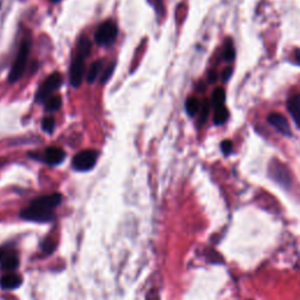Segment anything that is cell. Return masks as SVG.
<instances>
[{
    "instance_id": "cell-1",
    "label": "cell",
    "mask_w": 300,
    "mask_h": 300,
    "mask_svg": "<svg viewBox=\"0 0 300 300\" xmlns=\"http://www.w3.org/2000/svg\"><path fill=\"white\" fill-rule=\"evenodd\" d=\"M62 196L60 194H51L40 196L31 202V204L20 212V218L25 221L47 223L54 218L56 206L61 203Z\"/></svg>"
},
{
    "instance_id": "cell-2",
    "label": "cell",
    "mask_w": 300,
    "mask_h": 300,
    "mask_svg": "<svg viewBox=\"0 0 300 300\" xmlns=\"http://www.w3.org/2000/svg\"><path fill=\"white\" fill-rule=\"evenodd\" d=\"M30 48H31V42L28 40L22 41L21 46H20L18 56H17L16 60H14L12 68H11L10 75H8V81L11 83L17 82L20 77L24 74L26 63L28 60V54H30Z\"/></svg>"
},
{
    "instance_id": "cell-3",
    "label": "cell",
    "mask_w": 300,
    "mask_h": 300,
    "mask_svg": "<svg viewBox=\"0 0 300 300\" xmlns=\"http://www.w3.org/2000/svg\"><path fill=\"white\" fill-rule=\"evenodd\" d=\"M62 83V76L59 73H53L47 79L45 80L44 83L40 86L36 94V100L38 102H46L51 97V95L60 87Z\"/></svg>"
},
{
    "instance_id": "cell-4",
    "label": "cell",
    "mask_w": 300,
    "mask_h": 300,
    "mask_svg": "<svg viewBox=\"0 0 300 300\" xmlns=\"http://www.w3.org/2000/svg\"><path fill=\"white\" fill-rule=\"evenodd\" d=\"M97 151L92 149H86L82 151L77 152L76 155L73 157L72 161V166L75 170L77 171H88L92 168H94L95 163L97 161Z\"/></svg>"
},
{
    "instance_id": "cell-5",
    "label": "cell",
    "mask_w": 300,
    "mask_h": 300,
    "mask_svg": "<svg viewBox=\"0 0 300 300\" xmlns=\"http://www.w3.org/2000/svg\"><path fill=\"white\" fill-rule=\"evenodd\" d=\"M117 36V26L114 21L108 20L103 24L100 25V27L96 30L95 33V42L101 46L111 45Z\"/></svg>"
},
{
    "instance_id": "cell-6",
    "label": "cell",
    "mask_w": 300,
    "mask_h": 300,
    "mask_svg": "<svg viewBox=\"0 0 300 300\" xmlns=\"http://www.w3.org/2000/svg\"><path fill=\"white\" fill-rule=\"evenodd\" d=\"M87 56L79 53L75 57L74 61L72 62L71 71H69V79H71V85L73 87H79L81 85L83 75H85V57Z\"/></svg>"
},
{
    "instance_id": "cell-7",
    "label": "cell",
    "mask_w": 300,
    "mask_h": 300,
    "mask_svg": "<svg viewBox=\"0 0 300 300\" xmlns=\"http://www.w3.org/2000/svg\"><path fill=\"white\" fill-rule=\"evenodd\" d=\"M267 122H269L277 131L285 135V136H291V135H292L290 125H288V121L284 115L279 114V112H272V114H270L269 116H267Z\"/></svg>"
},
{
    "instance_id": "cell-8",
    "label": "cell",
    "mask_w": 300,
    "mask_h": 300,
    "mask_svg": "<svg viewBox=\"0 0 300 300\" xmlns=\"http://www.w3.org/2000/svg\"><path fill=\"white\" fill-rule=\"evenodd\" d=\"M270 172H271V176H272V177L275 178L278 183L282 184V186H288V184H290V181H291L290 174H288V170L285 168L282 164L281 163L271 164Z\"/></svg>"
},
{
    "instance_id": "cell-9",
    "label": "cell",
    "mask_w": 300,
    "mask_h": 300,
    "mask_svg": "<svg viewBox=\"0 0 300 300\" xmlns=\"http://www.w3.org/2000/svg\"><path fill=\"white\" fill-rule=\"evenodd\" d=\"M66 154L61 148L57 147H51L45 151V161L50 166H57L65 160Z\"/></svg>"
},
{
    "instance_id": "cell-10",
    "label": "cell",
    "mask_w": 300,
    "mask_h": 300,
    "mask_svg": "<svg viewBox=\"0 0 300 300\" xmlns=\"http://www.w3.org/2000/svg\"><path fill=\"white\" fill-rule=\"evenodd\" d=\"M287 108L291 116L300 128V93L293 94L287 101Z\"/></svg>"
},
{
    "instance_id": "cell-11",
    "label": "cell",
    "mask_w": 300,
    "mask_h": 300,
    "mask_svg": "<svg viewBox=\"0 0 300 300\" xmlns=\"http://www.w3.org/2000/svg\"><path fill=\"white\" fill-rule=\"evenodd\" d=\"M22 284V278L17 273H7L1 278L0 285L4 290H16Z\"/></svg>"
},
{
    "instance_id": "cell-12",
    "label": "cell",
    "mask_w": 300,
    "mask_h": 300,
    "mask_svg": "<svg viewBox=\"0 0 300 300\" xmlns=\"http://www.w3.org/2000/svg\"><path fill=\"white\" fill-rule=\"evenodd\" d=\"M0 265H1V270L5 271V272H13L14 270L18 269L19 266V258L18 256L16 255L14 252H8L6 253V256L4 257V259H2L1 262H0Z\"/></svg>"
},
{
    "instance_id": "cell-13",
    "label": "cell",
    "mask_w": 300,
    "mask_h": 300,
    "mask_svg": "<svg viewBox=\"0 0 300 300\" xmlns=\"http://www.w3.org/2000/svg\"><path fill=\"white\" fill-rule=\"evenodd\" d=\"M102 65L103 62L101 61V60H97V61L92 63L87 73V81L89 83H93L95 80H96V77L99 76V73L101 72V69H102Z\"/></svg>"
},
{
    "instance_id": "cell-14",
    "label": "cell",
    "mask_w": 300,
    "mask_h": 300,
    "mask_svg": "<svg viewBox=\"0 0 300 300\" xmlns=\"http://www.w3.org/2000/svg\"><path fill=\"white\" fill-rule=\"evenodd\" d=\"M201 107H202V103L196 99V97H189V99L187 100L186 109H187V112L190 115V116H195V115L201 111Z\"/></svg>"
},
{
    "instance_id": "cell-15",
    "label": "cell",
    "mask_w": 300,
    "mask_h": 300,
    "mask_svg": "<svg viewBox=\"0 0 300 300\" xmlns=\"http://www.w3.org/2000/svg\"><path fill=\"white\" fill-rule=\"evenodd\" d=\"M224 101H225V92L222 88H217L215 92L212 93V100H211V105L215 108V111L219 107L224 106Z\"/></svg>"
},
{
    "instance_id": "cell-16",
    "label": "cell",
    "mask_w": 300,
    "mask_h": 300,
    "mask_svg": "<svg viewBox=\"0 0 300 300\" xmlns=\"http://www.w3.org/2000/svg\"><path fill=\"white\" fill-rule=\"evenodd\" d=\"M227 117H229V112L224 106H222L215 111V120L213 121H215L216 125L221 126L226 122Z\"/></svg>"
},
{
    "instance_id": "cell-17",
    "label": "cell",
    "mask_w": 300,
    "mask_h": 300,
    "mask_svg": "<svg viewBox=\"0 0 300 300\" xmlns=\"http://www.w3.org/2000/svg\"><path fill=\"white\" fill-rule=\"evenodd\" d=\"M60 106H61V99L59 96L50 97L46 101V108L50 112H56L60 108Z\"/></svg>"
},
{
    "instance_id": "cell-18",
    "label": "cell",
    "mask_w": 300,
    "mask_h": 300,
    "mask_svg": "<svg viewBox=\"0 0 300 300\" xmlns=\"http://www.w3.org/2000/svg\"><path fill=\"white\" fill-rule=\"evenodd\" d=\"M42 129L46 132H48V134H52V132L54 131V127H56V120H54V117L52 116H47L45 117L44 120H42Z\"/></svg>"
},
{
    "instance_id": "cell-19",
    "label": "cell",
    "mask_w": 300,
    "mask_h": 300,
    "mask_svg": "<svg viewBox=\"0 0 300 300\" xmlns=\"http://www.w3.org/2000/svg\"><path fill=\"white\" fill-rule=\"evenodd\" d=\"M224 57L226 61H232L233 57H235V48H233V46L230 41L227 42L226 46H225Z\"/></svg>"
},
{
    "instance_id": "cell-20",
    "label": "cell",
    "mask_w": 300,
    "mask_h": 300,
    "mask_svg": "<svg viewBox=\"0 0 300 300\" xmlns=\"http://www.w3.org/2000/svg\"><path fill=\"white\" fill-rule=\"evenodd\" d=\"M209 111H210V103L209 102H203L202 103L201 107V125L202 123H204L207 119V115H209Z\"/></svg>"
},
{
    "instance_id": "cell-21",
    "label": "cell",
    "mask_w": 300,
    "mask_h": 300,
    "mask_svg": "<svg viewBox=\"0 0 300 300\" xmlns=\"http://www.w3.org/2000/svg\"><path fill=\"white\" fill-rule=\"evenodd\" d=\"M114 68H115V63L112 62V63H111V65L108 66V67H107V68L105 69V72H103L102 76H101V82L105 83V82L108 81L109 77L112 76V72H114Z\"/></svg>"
},
{
    "instance_id": "cell-22",
    "label": "cell",
    "mask_w": 300,
    "mask_h": 300,
    "mask_svg": "<svg viewBox=\"0 0 300 300\" xmlns=\"http://www.w3.org/2000/svg\"><path fill=\"white\" fill-rule=\"evenodd\" d=\"M56 249V243L54 242H52L51 239H46V241L42 243V250H44V252L46 255H50Z\"/></svg>"
},
{
    "instance_id": "cell-23",
    "label": "cell",
    "mask_w": 300,
    "mask_h": 300,
    "mask_svg": "<svg viewBox=\"0 0 300 300\" xmlns=\"http://www.w3.org/2000/svg\"><path fill=\"white\" fill-rule=\"evenodd\" d=\"M221 149H222V151H223L224 155H229L232 150L231 141H229V140L223 141V142L221 143Z\"/></svg>"
},
{
    "instance_id": "cell-24",
    "label": "cell",
    "mask_w": 300,
    "mask_h": 300,
    "mask_svg": "<svg viewBox=\"0 0 300 300\" xmlns=\"http://www.w3.org/2000/svg\"><path fill=\"white\" fill-rule=\"evenodd\" d=\"M294 57H296V61L300 65V51H296V53H294Z\"/></svg>"
},
{
    "instance_id": "cell-25",
    "label": "cell",
    "mask_w": 300,
    "mask_h": 300,
    "mask_svg": "<svg viewBox=\"0 0 300 300\" xmlns=\"http://www.w3.org/2000/svg\"><path fill=\"white\" fill-rule=\"evenodd\" d=\"M52 1H54V2H57V1H59V0H52Z\"/></svg>"
}]
</instances>
